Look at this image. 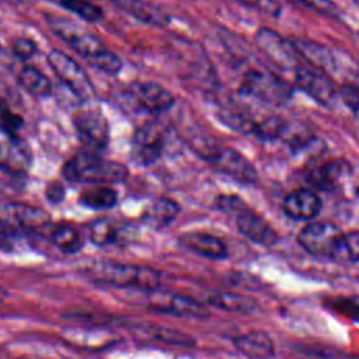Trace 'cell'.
<instances>
[{
  "label": "cell",
  "mask_w": 359,
  "mask_h": 359,
  "mask_svg": "<svg viewBox=\"0 0 359 359\" xmlns=\"http://www.w3.org/2000/svg\"><path fill=\"white\" fill-rule=\"evenodd\" d=\"M83 273L95 283L115 287H135L146 292L157 289L161 282V275L154 268L115 261L91 262L83 268Z\"/></svg>",
  "instance_id": "obj_1"
},
{
  "label": "cell",
  "mask_w": 359,
  "mask_h": 359,
  "mask_svg": "<svg viewBox=\"0 0 359 359\" xmlns=\"http://www.w3.org/2000/svg\"><path fill=\"white\" fill-rule=\"evenodd\" d=\"M63 177L69 182L108 185L122 182L128 178L129 170L125 164L105 160L97 153L80 151L72 156L63 165Z\"/></svg>",
  "instance_id": "obj_2"
},
{
  "label": "cell",
  "mask_w": 359,
  "mask_h": 359,
  "mask_svg": "<svg viewBox=\"0 0 359 359\" xmlns=\"http://www.w3.org/2000/svg\"><path fill=\"white\" fill-rule=\"evenodd\" d=\"M216 206L223 212L233 213L238 231L252 243L272 247L279 241V236L271 223L245 206L240 198L234 195H220L216 199Z\"/></svg>",
  "instance_id": "obj_3"
},
{
  "label": "cell",
  "mask_w": 359,
  "mask_h": 359,
  "mask_svg": "<svg viewBox=\"0 0 359 359\" xmlns=\"http://www.w3.org/2000/svg\"><path fill=\"white\" fill-rule=\"evenodd\" d=\"M45 20L52 32L90 65L108 49L98 35L67 17L46 14Z\"/></svg>",
  "instance_id": "obj_4"
},
{
  "label": "cell",
  "mask_w": 359,
  "mask_h": 359,
  "mask_svg": "<svg viewBox=\"0 0 359 359\" xmlns=\"http://www.w3.org/2000/svg\"><path fill=\"white\" fill-rule=\"evenodd\" d=\"M198 153L219 172L233 178L237 182L254 184L258 180V172L252 163L236 149L208 143L198 149Z\"/></svg>",
  "instance_id": "obj_5"
},
{
  "label": "cell",
  "mask_w": 359,
  "mask_h": 359,
  "mask_svg": "<svg viewBox=\"0 0 359 359\" xmlns=\"http://www.w3.org/2000/svg\"><path fill=\"white\" fill-rule=\"evenodd\" d=\"M240 91L247 97L272 107L286 104L293 95L292 84L275 73L261 70L247 72L241 81Z\"/></svg>",
  "instance_id": "obj_6"
},
{
  "label": "cell",
  "mask_w": 359,
  "mask_h": 359,
  "mask_svg": "<svg viewBox=\"0 0 359 359\" xmlns=\"http://www.w3.org/2000/svg\"><path fill=\"white\" fill-rule=\"evenodd\" d=\"M48 63L60 83L67 87L69 91L80 101L88 102L94 98L95 91L90 77L86 74L83 67L67 53L59 49H53L48 53Z\"/></svg>",
  "instance_id": "obj_7"
},
{
  "label": "cell",
  "mask_w": 359,
  "mask_h": 359,
  "mask_svg": "<svg viewBox=\"0 0 359 359\" xmlns=\"http://www.w3.org/2000/svg\"><path fill=\"white\" fill-rule=\"evenodd\" d=\"M73 125L86 151L101 153L109 143V125L97 108H81L73 115Z\"/></svg>",
  "instance_id": "obj_8"
},
{
  "label": "cell",
  "mask_w": 359,
  "mask_h": 359,
  "mask_svg": "<svg viewBox=\"0 0 359 359\" xmlns=\"http://www.w3.org/2000/svg\"><path fill=\"white\" fill-rule=\"evenodd\" d=\"M255 43L259 50L280 69L296 72L304 65L294 42L286 39L272 28L261 27L255 32Z\"/></svg>",
  "instance_id": "obj_9"
},
{
  "label": "cell",
  "mask_w": 359,
  "mask_h": 359,
  "mask_svg": "<svg viewBox=\"0 0 359 359\" xmlns=\"http://www.w3.org/2000/svg\"><path fill=\"white\" fill-rule=\"evenodd\" d=\"M342 231L330 222H311L297 236V241L310 255L321 259H331Z\"/></svg>",
  "instance_id": "obj_10"
},
{
  "label": "cell",
  "mask_w": 359,
  "mask_h": 359,
  "mask_svg": "<svg viewBox=\"0 0 359 359\" xmlns=\"http://www.w3.org/2000/svg\"><path fill=\"white\" fill-rule=\"evenodd\" d=\"M164 144V128L158 122H147L133 133L130 157L137 165H150L161 157Z\"/></svg>",
  "instance_id": "obj_11"
},
{
  "label": "cell",
  "mask_w": 359,
  "mask_h": 359,
  "mask_svg": "<svg viewBox=\"0 0 359 359\" xmlns=\"http://www.w3.org/2000/svg\"><path fill=\"white\" fill-rule=\"evenodd\" d=\"M32 165V153L28 143L11 132L0 126V168L13 175H22Z\"/></svg>",
  "instance_id": "obj_12"
},
{
  "label": "cell",
  "mask_w": 359,
  "mask_h": 359,
  "mask_svg": "<svg viewBox=\"0 0 359 359\" xmlns=\"http://www.w3.org/2000/svg\"><path fill=\"white\" fill-rule=\"evenodd\" d=\"M126 97L136 109L147 114H161L175 102L172 93L151 81L132 83L126 90Z\"/></svg>",
  "instance_id": "obj_13"
},
{
  "label": "cell",
  "mask_w": 359,
  "mask_h": 359,
  "mask_svg": "<svg viewBox=\"0 0 359 359\" xmlns=\"http://www.w3.org/2000/svg\"><path fill=\"white\" fill-rule=\"evenodd\" d=\"M147 307L153 311L182 316V317H202L206 316V309L198 300L168 290H149L146 296Z\"/></svg>",
  "instance_id": "obj_14"
},
{
  "label": "cell",
  "mask_w": 359,
  "mask_h": 359,
  "mask_svg": "<svg viewBox=\"0 0 359 359\" xmlns=\"http://www.w3.org/2000/svg\"><path fill=\"white\" fill-rule=\"evenodd\" d=\"M296 87L324 107H330L338 94L337 86L328 73L309 65L300 66L294 72Z\"/></svg>",
  "instance_id": "obj_15"
},
{
  "label": "cell",
  "mask_w": 359,
  "mask_h": 359,
  "mask_svg": "<svg viewBox=\"0 0 359 359\" xmlns=\"http://www.w3.org/2000/svg\"><path fill=\"white\" fill-rule=\"evenodd\" d=\"M282 209L290 219L311 220L321 210V199L314 191L309 188H299L286 195Z\"/></svg>",
  "instance_id": "obj_16"
},
{
  "label": "cell",
  "mask_w": 359,
  "mask_h": 359,
  "mask_svg": "<svg viewBox=\"0 0 359 359\" xmlns=\"http://www.w3.org/2000/svg\"><path fill=\"white\" fill-rule=\"evenodd\" d=\"M178 243L184 248L209 259H224L229 255L226 243L220 237L210 233H205V231L184 233L178 237Z\"/></svg>",
  "instance_id": "obj_17"
},
{
  "label": "cell",
  "mask_w": 359,
  "mask_h": 359,
  "mask_svg": "<svg viewBox=\"0 0 359 359\" xmlns=\"http://www.w3.org/2000/svg\"><path fill=\"white\" fill-rule=\"evenodd\" d=\"M234 346L250 359H271L275 355L273 339L261 330H252L236 337Z\"/></svg>",
  "instance_id": "obj_18"
},
{
  "label": "cell",
  "mask_w": 359,
  "mask_h": 359,
  "mask_svg": "<svg viewBox=\"0 0 359 359\" xmlns=\"http://www.w3.org/2000/svg\"><path fill=\"white\" fill-rule=\"evenodd\" d=\"M116 7L132 15L133 18L153 25L165 27L170 22V15L160 7L147 0H111Z\"/></svg>",
  "instance_id": "obj_19"
},
{
  "label": "cell",
  "mask_w": 359,
  "mask_h": 359,
  "mask_svg": "<svg viewBox=\"0 0 359 359\" xmlns=\"http://www.w3.org/2000/svg\"><path fill=\"white\" fill-rule=\"evenodd\" d=\"M178 213L180 205L174 199L158 196L143 210L140 220L153 229H163L172 223Z\"/></svg>",
  "instance_id": "obj_20"
},
{
  "label": "cell",
  "mask_w": 359,
  "mask_h": 359,
  "mask_svg": "<svg viewBox=\"0 0 359 359\" xmlns=\"http://www.w3.org/2000/svg\"><path fill=\"white\" fill-rule=\"evenodd\" d=\"M302 59L306 60V65L313 66L316 69H320L323 72L332 70L335 67V59L332 53L321 43L307 39L293 41Z\"/></svg>",
  "instance_id": "obj_21"
},
{
  "label": "cell",
  "mask_w": 359,
  "mask_h": 359,
  "mask_svg": "<svg viewBox=\"0 0 359 359\" xmlns=\"http://www.w3.org/2000/svg\"><path fill=\"white\" fill-rule=\"evenodd\" d=\"M125 237V229L112 219L101 217L88 226V238L98 247L118 244Z\"/></svg>",
  "instance_id": "obj_22"
},
{
  "label": "cell",
  "mask_w": 359,
  "mask_h": 359,
  "mask_svg": "<svg viewBox=\"0 0 359 359\" xmlns=\"http://www.w3.org/2000/svg\"><path fill=\"white\" fill-rule=\"evenodd\" d=\"M17 81L34 97L45 98L52 93V83L49 77L34 66H24L17 74Z\"/></svg>",
  "instance_id": "obj_23"
},
{
  "label": "cell",
  "mask_w": 359,
  "mask_h": 359,
  "mask_svg": "<svg viewBox=\"0 0 359 359\" xmlns=\"http://www.w3.org/2000/svg\"><path fill=\"white\" fill-rule=\"evenodd\" d=\"M52 244L65 254H76L84 245L83 234L72 224H57L50 230Z\"/></svg>",
  "instance_id": "obj_24"
},
{
  "label": "cell",
  "mask_w": 359,
  "mask_h": 359,
  "mask_svg": "<svg viewBox=\"0 0 359 359\" xmlns=\"http://www.w3.org/2000/svg\"><path fill=\"white\" fill-rule=\"evenodd\" d=\"M209 304H213L219 309L234 311V313H251L257 307V302L245 294L240 293H230V292H217L209 296Z\"/></svg>",
  "instance_id": "obj_25"
},
{
  "label": "cell",
  "mask_w": 359,
  "mask_h": 359,
  "mask_svg": "<svg viewBox=\"0 0 359 359\" xmlns=\"http://www.w3.org/2000/svg\"><path fill=\"white\" fill-rule=\"evenodd\" d=\"M80 203L90 209H111L118 202V194L108 185H97L84 189L79 198Z\"/></svg>",
  "instance_id": "obj_26"
},
{
  "label": "cell",
  "mask_w": 359,
  "mask_h": 359,
  "mask_svg": "<svg viewBox=\"0 0 359 359\" xmlns=\"http://www.w3.org/2000/svg\"><path fill=\"white\" fill-rule=\"evenodd\" d=\"M331 261L339 264H353L359 261V230L341 234Z\"/></svg>",
  "instance_id": "obj_27"
},
{
  "label": "cell",
  "mask_w": 359,
  "mask_h": 359,
  "mask_svg": "<svg viewBox=\"0 0 359 359\" xmlns=\"http://www.w3.org/2000/svg\"><path fill=\"white\" fill-rule=\"evenodd\" d=\"M60 4L88 22H98L104 18L102 8L90 0H60Z\"/></svg>",
  "instance_id": "obj_28"
},
{
  "label": "cell",
  "mask_w": 359,
  "mask_h": 359,
  "mask_svg": "<svg viewBox=\"0 0 359 359\" xmlns=\"http://www.w3.org/2000/svg\"><path fill=\"white\" fill-rule=\"evenodd\" d=\"M338 171L332 165H321L316 167L314 170L310 171L307 181L320 189H331L335 185V180Z\"/></svg>",
  "instance_id": "obj_29"
},
{
  "label": "cell",
  "mask_w": 359,
  "mask_h": 359,
  "mask_svg": "<svg viewBox=\"0 0 359 359\" xmlns=\"http://www.w3.org/2000/svg\"><path fill=\"white\" fill-rule=\"evenodd\" d=\"M287 1L293 3L294 6L311 10L317 14L332 17V18L338 17L339 14V8L332 0H287Z\"/></svg>",
  "instance_id": "obj_30"
},
{
  "label": "cell",
  "mask_w": 359,
  "mask_h": 359,
  "mask_svg": "<svg viewBox=\"0 0 359 359\" xmlns=\"http://www.w3.org/2000/svg\"><path fill=\"white\" fill-rule=\"evenodd\" d=\"M22 125H24L22 116L20 114L11 111L7 101L0 94V126L18 133V130L22 128Z\"/></svg>",
  "instance_id": "obj_31"
},
{
  "label": "cell",
  "mask_w": 359,
  "mask_h": 359,
  "mask_svg": "<svg viewBox=\"0 0 359 359\" xmlns=\"http://www.w3.org/2000/svg\"><path fill=\"white\" fill-rule=\"evenodd\" d=\"M91 66L107 74H118L122 69V60L116 53L107 49L91 63Z\"/></svg>",
  "instance_id": "obj_32"
},
{
  "label": "cell",
  "mask_w": 359,
  "mask_h": 359,
  "mask_svg": "<svg viewBox=\"0 0 359 359\" xmlns=\"http://www.w3.org/2000/svg\"><path fill=\"white\" fill-rule=\"evenodd\" d=\"M11 50L18 59L28 60L36 53L38 46L31 38H17L11 45Z\"/></svg>",
  "instance_id": "obj_33"
},
{
  "label": "cell",
  "mask_w": 359,
  "mask_h": 359,
  "mask_svg": "<svg viewBox=\"0 0 359 359\" xmlns=\"http://www.w3.org/2000/svg\"><path fill=\"white\" fill-rule=\"evenodd\" d=\"M338 94L344 104L352 109V112L358 116L359 119V87L353 84H344L339 90Z\"/></svg>",
  "instance_id": "obj_34"
},
{
  "label": "cell",
  "mask_w": 359,
  "mask_h": 359,
  "mask_svg": "<svg viewBox=\"0 0 359 359\" xmlns=\"http://www.w3.org/2000/svg\"><path fill=\"white\" fill-rule=\"evenodd\" d=\"M335 307L346 317L359 323V296H351L337 300Z\"/></svg>",
  "instance_id": "obj_35"
},
{
  "label": "cell",
  "mask_w": 359,
  "mask_h": 359,
  "mask_svg": "<svg viewBox=\"0 0 359 359\" xmlns=\"http://www.w3.org/2000/svg\"><path fill=\"white\" fill-rule=\"evenodd\" d=\"M236 1L241 3L243 6L261 10L273 17L280 13V6L276 0H236Z\"/></svg>",
  "instance_id": "obj_36"
},
{
  "label": "cell",
  "mask_w": 359,
  "mask_h": 359,
  "mask_svg": "<svg viewBox=\"0 0 359 359\" xmlns=\"http://www.w3.org/2000/svg\"><path fill=\"white\" fill-rule=\"evenodd\" d=\"M45 196L50 203H59L65 198V187L59 181H52L46 185L45 189Z\"/></svg>",
  "instance_id": "obj_37"
},
{
  "label": "cell",
  "mask_w": 359,
  "mask_h": 359,
  "mask_svg": "<svg viewBox=\"0 0 359 359\" xmlns=\"http://www.w3.org/2000/svg\"><path fill=\"white\" fill-rule=\"evenodd\" d=\"M6 297H7V290H6L4 287H1V286H0V303H1Z\"/></svg>",
  "instance_id": "obj_38"
},
{
  "label": "cell",
  "mask_w": 359,
  "mask_h": 359,
  "mask_svg": "<svg viewBox=\"0 0 359 359\" xmlns=\"http://www.w3.org/2000/svg\"><path fill=\"white\" fill-rule=\"evenodd\" d=\"M3 3H7L10 6H18L21 3V0H1Z\"/></svg>",
  "instance_id": "obj_39"
}]
</instances>
